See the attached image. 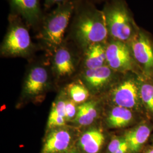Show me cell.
<instances>
[{"instance_id":"cell-22","label":"cell","mask_w":153,"mask_h":153,"mask_svg":"<svg viewBox=\"0 0 153 153\" xmlns=\"http://www.w3.org/2000/svg\"><path fill=\"white\" fill-rule=\"evenodd\" d=\"M65 109L66 120H71L76 117L77 108L75 102L73 100L66 101Z\"/></svg>"},{"instance_id":"cell-13","label":"cell","mask_w":153,"mask_h":153,"mask_svg":"<svg viewBox=\"0 0 153 153\" xmlns=\"http://www.w3.org/2000/svg\"><path fill=\"white\" fill-rule=\"evenodd\" d=\"M48 78V71L43 65H34L30 68L26 80V93L30 95L39 94L45 88Z\"/></svg>"},{"instance_id":"cell-18","label":"cell","mask_w":153,"mask_h":153,"mask_svg":"<svg viewBox=\"0 0 153 153\" xmlns=\"http://www.w3.org/2000/svg\"><path fill=\"white\" fill-rule=\"evenodd\" d=\"M140 94L146 118L153 123V82L141 78Z\"/></svg>"},{"instance_id":"cell-20","label":"cell","mask_w":153,"mask_h":153,"mask_svg":"<svg viewBox=\"0 0 153 153\" xmlns=\"http://www.w3.org/2000/svg\"><path fill=\"white\" fill-rule=\"evenodd\" d=\"M68 91L72 100L76 103L85 102L89 95L87 88L81 83H73L69 85L68 87Z\"/></svg>"},{"instance_id":"cell-23","label":"cell","mask_w":153,"mask_h":153,"mask_svg":"<svg viewBox=\"0 0 153 153\" xmlns=\"http://www.w3.org/2000/svg\"><path fill=\"white\" fill-rule=\"evenodd\" d=\"M69 1L71 0H44V6L45 10L49 9L53 6L58 5Z\"/></svg>"},{"instance_id":"cell-25","label":"cell","mask_w":153,"mask_h":153,"mask_svg":"<svg viewBox=\"0 0 153 153\" xmlns=\"http://www.w3.org/2000/svg\"><path fill=\"white\" fill-rule=\"evenodd\" d=\"M90 1L95 4H100V3H102V2L105 3V2H107L109 0H90Z\"/></svg>"},{"instance_id":"cell-12","label":"cell","mask_w":153,"mask_h":153,"mask_svg":"<svg viewBox=\"0 0 153 153\" xmlns=\"http://www.w3.org/2000/svg\"><path fill=\"white\" fill-rule=\"evenodd\" d=\"M145 118L143 115L131 109L113 105L105 117V124L109 128L121 129L135 126Z\"/></svg>"},{"instance_id":"cell-17","label":"cell","mask_w":153,"mask_h":153,"mask_svg":"<svg viewBox=\"0 0 153 153\" xmlns=\"http://www.w3.org/2000/svg\"><path fill=\"white\" fill-rule=\"evenodd\" d=\"M98 116V104L95 102L90 101L82 104L77 108L75 120L76 123L81 126H88L95 121Z\"/></svg>"},{"instance_id":"cell-7","label":"cell","mask_w":153,"mask_h":153,"mask_svg":"<svg viewBox=\"0 0 153 153\" xmlns=\"http://www.w3.org/2000/svg\"><path fill=\"white\" fill-rule=\"evenodd\" d=\"M144 79L153 82V35L141 27L137 36L128 43Z\"/></svg>"},{"instance_id":"cell-3","label":"cell","mask_w":153,"mask_h":153,"mask_svg":"<svg viewBox=\"0 0 153 153\" xmlns=\"http://www.w3.org/2000/svg\"><path fill=\"white\" fill-rule=\"evenodd\" d=\"M75 2L76 0H71L61 4L52 11L45 14L36 32L37 38L53 53L65 38Z\"/></svg>"},{"instance_id":"cell-19","label":"cell","mask_w":153,"mask_h":153,"mask_svg":"<svg viewBox=\"0 0 153 153\" xmlns=\"http://www.w3.org/2000/svg\"><path fill=\"white\" fill-rule=\"evenodd\" d=\"M65 105V102L62 100L53 103L48 121V126L49 128L65 125L66 120Z\"/></svg>"},{"instance_id":"cell-9","label":"cell","mask_w":153,"mask_h":153,"mask_svg":"<svg viewBox=\"0 0 153 153\" xmlns=\"http://www.w3.org/2000/svg\"><path fill=\"white\" fill-rule=\"evenodd\" d=\"M153 131V123L147 118L126 130L123 136L128 143L130 153H142Z\"/></svg>"},{"instance_id":"cell-11","label":"cell","mask_w":153,"mask_h":153,"mask_svg":"<svg viewBox=\"0 0 153 153\" xmlns=\"http://www.w3.org/2000/svg\"><path fill=\"white\" fill-rule=\"evenodd\" d=\"M121 73L114 71L108 66L105 65L91 69H86L83 76L90 86L96 91L109 88V90L119 79L118 75Z\"/></svg>"},{"instance_id":"cell-2","label":"cell","mask_w":153,"mask_h":153,"mask_svg":"<svg viewBox=\"0 0 153 153\" xmlns=\"http://www.w3.org/2000/svg\"><path fill=\"white\" fill-rule=\"evenodd\" d=\"M102 10L108 38L128 43L140 33L141 27L126 0H109L104 3Z\"/></svg>"},{"instance_id":"cell-8","label":"cell","mask_w":153,"mask_h":153,"mask_svg":"<svg viewBox=\"0 0 153 153\" xmlns=\"http://www.w3.org/2000/svg\"><path fill=\"white\" fill-rule=\"evenodd\" d=\"M10 13L21 17L28 27L36 32L44 16L40 0H7Z\"/></svg>"},{"instance_id":"cell-15","label":"cell","mask_w":153,"mask_h":153,"mask_svg":"<svg viewBox=\"0 0 153 153\" xmlns=\"http://www.w3.org/2000/svg\"><path fill=\"white\" fill-rule=\"evenodd\" d=\"M71 141V133L65 129L52 131L45 141L42 153H59L67 150Z\"/></svg>"},{"instance_id":"cell-26","label":"cell","mask_w":153,"mask_h":153,"mask_svg":"<svg viewBox=\"0 0 153 153\" xmlns=\"http://www.w3.org/2000/svg\"><path fill=\"white\" fill-rule=\"evenodd\" d=\"M149 142H150L151 143V145H153V133L151 135V137L150 138V140H149Z\"/></svg>"},{"instance_id":"cell-14","label":"cell","mask_w":153,"mask_h":153,"mask_svg":"<svg viewBox=\"0 0 153 153\" xmlns=\"http://www.w3.org/2000/svg\"><path fill=\"white\" fill-rule=\"evenodd\" d=\"M106 43L91 44L83 51L82 64L84 70L107 65Z\"/></svg>"},{"instance_id":"cell-10","label":"cell","mask_w":153,"mask_h":153,"mask_svg":"<svg viewBox=\"0 0 153 153\" xmlns=\"http://www.w3.org/2000/svg\"><path fill=\"white\" fill-rule=\"evenodd\" d=\"M68 42L65 38L62 44L53 53V69L59 76H71L76 70V58L69 47Z\"/></svg>"},{"instance_id":"cell-4","label":"cell","mask_w":153,"mask_h":153,"mask_svg":"<svg viewBox=\"0 0 153 153\" xmlns=\"http://www.w3.org/2000/svg\"><path fill=\"white\" fill-rule=\"evenodd\" d=\"M5 35L1 45V54L10 57H26L35 48L27 25L22 18L10 13Z\"/></svg>"},{"instance_id":"cell-1","label":"cell","mask_w":153,"mask_h":153,"mask_svg":"<svg viewBox=\"0 0 153 153\" xmlns=\"http://www.w3.org/2000/svg\"><path fill=\"white\" fill-rule=\"evenodd\" d=\"M65 38L83 51L91 44L107 42L104 14L90 0H76Z\"/></svg>"},{"instance_id":"cell-24","label":"cell","mask_w":153,"mask_h":153,"mask_svg":"<svg viewBox=\"0 0 153 153\" xmlns=\"http://www.w3.org/2000/svg\"><path fill=\"white\" fill-rule=\"evenodd\" d=\"M141 153H153V146L151 145H146L143 149Z\"/></svg>"},{"instance_id":"cell-6","label":"cell","mask_w":153,"mask_h":153,"mask_svg":"<svg viewBox=\"0 0 153 153\" xmlns=\"http://www.w3.org/2000/svg\"><path fill=\"white\" fill-rule=\"evenodd\" d=\"M107 65L121 74L133 73L144 78L128 43L108 38L106 43Z\"/></svg>"},{"instance_id":"cell-5","label":"cell","mask_w":153,"mask_h":153,"mask_svg":"<svg viewBox=\"0 0 153 153\" xmlns=\"http://www.w3.org/2000/svg\"><path fill=\"white\" fill-rule=\"evenodd\" d=\"M141 78L131 72L123 74L109 90L108 98L113 105L131 109L146 118L140 94Z\"/></svg>"},{"instance_id":"cell-16","label":"cell","mask_w":153,"mask_h":153,"mask_svg":"<svg viewBox=\"0 0 153 153\" xmlns=\"http://www.w3.org/2000/svg\"><path fill=\"white\" fill-rule=\"evenodd\" d=\"M105 140L103 131L98 129H92L82 135L79 144L85 153H99L104 145Z\"/></svg>"},{"instance_id":"cell-21","label":"cell","mask_w":153,"mask_h":153,"mask_svg":"<svg viewBox=\"0 0 153 153\" xmlns=\"http://www.w3.org/2000/svg\"><path fill=\"white\" fill-rule=\"evenodd\" d=\"M124 140L123 136L112 137L107 146V153H116Z\"/></svg>"}]
</instances>
